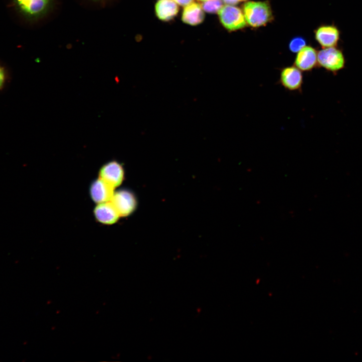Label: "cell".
Wrapping results in <instances>:
<instances>
[{
  "label": "cell",
  "mask_w": 362,
  "mask_h": 362,
  "mask_svg": "<svg viewBox=\"0 0 362 362\" xmlns=\"http://www.w3.org/2000/svg\"><path fill=\"white\" fill-rule=\"evenodd\" d=\"M12 7L24 20L36 22L47 17L53 10L56 0H10Z\"/></svg>",
  "instance_id": "cell-1"
},
{
  "label": "cell",
  "mask_w": 362,
  "mask_h": 362,
  "mask_svg": "<svg viewBox=\"0 0 362 362\" xmlns=\"http://www.w3.org/2000/svg\"><path fill=\"white\" fill-rule=\"evenodd\" d=\"M242 11L246 24L253 28L264 26L273 19L270 6L266 1H247Z\"/></svg>",
  "instance_id": "cell-2"
},
{
  "label": "cell",
  "mask_w": 362,
  "mask_h": 362,
  "mask_svg": "<svg viewBox=\"0 0 362 362\" xmlns=\"http://www.w3.org/2000/svg\"><path fill=\"white\" fill-rule=\"evenodd\" d=\"M317 61L321 67L332 72L342 69L345 64L343 53L337 46L322 48L318 52Z\"/></svg>",
  "instance_id": "cell-3"
},
{
  "label": "cell",
  "mask_w": 362,
  "mask_h": 362,
  "mask_svg": "<svg viewBox=\"0 0 362 362\" xmlns=\"http://www.w3.org/2000/svg\"><path fill=\"white\" fill-rule=\"evenodd\" d=\"M218 16L221 24L229 31L241 29L247 24L242 10L235 5L223 6Z\"/></svg>",
  "instance_id": "cell-4"
},
{
  "label": "cell",
  "mask_w": 362,
  "mask_h": 362,
  "mask_svg": "<svg viewBox=\"0 0 362 362\" xmlns=\"http://www.w3.org/2000/svg\"><path fill=\"white\" fill-rule=\"evenodd\" d=\"M120 216L129 215L135 209L137 205L134 195L129 191L122 189L115 192L110 201Z\"/></svg>",
  "instance_id": "cell-5"
},
{
  "label": "cell",
  "mask_w": 362,
  "mask_h": 362,
  "mask_svg": "<svg viewBox=\"0 0 362 362\" xmlns=\"http://www.w3.org/2000/svg\"><path fill=\"white\" fill-rule=\"evenodd\" d=\"M99 178L115 189L119 186L124 179V171L122 165L116 160L106 163L100 168Z\"/></svg>",
  "instance_id": "cell-6"
},
{
  "label": "cell",
  "mask_w": 362,
  "mask_h": 362,
  "mask_svg": "<svg viewBox=\"0 0 362 362\" xmlns=\"http://www.w3.org/2000/svg\"><path fill=\"white\" fill-rule=\"evenodd\" d=\"M315 38L322 48L337 46L340 38V31L333 24L322 25L315 30Z\"/></svg>",
  "instance_id": "cell-7"
},
{
  "label": "cell",
  "mask_w": 362,
  "mask_h": 362,
  "mask_svg": "<svg viewBox=\"0 0 362 362\" xmlns=\"http://www.w3.org/2000/svg\"><path fill=\"white\" fill-rule=\"evenodd\" d=\"M280 82L289 90H300L303 82L302 72L295 65L285 67L281 71Z\"/></svg>",
  "instance_id": "cell-8"
},
{
  "label": "cell",
  "mask_w": 362,
  "mask_h": 362,
  "mask_svg": "<svg viewBox=\"0 0 362 362\" xmlns=\"http://www.w3.org/2000/svg\"><path fill=\"white\" fill-rule=\"evenodd\" d=\"M317 54L318 52L314 48L306 45L297 52L294 65L301 71H310L318 64Z\"/></svg>",
  "instance_id": "cell-9"
},
{
  "label": "cell",
  "mask_w": 362,
  "mask_h": 362,
  "mask_svg": "<svg viewBox=\"0 0 362 362\" xmlns=\"http://www.w3.org/2000/svg\"><path fill=\"white\" fill-rule=\"evenodd\" d=\"M115 188L100 178L94 180L89 187V194L97 204L110 201Z\"/></svg>",
  "instance_id": "cell-10"
},
{
  "label": "cell",
  "mask_w": 362,
  "mask_h": 362,
  "mask_svg": "<svg viewBox=\"0 0 362 362\" xmlns=\"http://www.w3.org/2000/svg\"><path fill=\"white\" fill-rule=\"evenodd\" d=\"M94 214L98 222L106 225L115 223L120 217L110 201L97 204L94 208Z\"/></svg>",
  "instance_id": "cell-11"
},
{
  "label": "cell",
  "mask_w": 362,
  "mask_h": 362,
  "mask_svg": "<svg viewBox=\"0 0 362 362\" xmlns=\"http://www.w3.org/2000/svg\"><path fill=\"white\" fill-rule=\"evenodd\" d=\"M205 18L204 10L201 5L191 3L185 6L182 15V20L187 24L196 26L201 24Z\"/></svg>",
  "instance_id": "cell-12"
},
{
  "label": "cell",
  "mask_w": 362,
  "mask_h": 362,
  "mask_svg": "<svg viewBox=\"0 0 362 362\" xmlns=\"http://www.w3.org/2000/svg\"><path fill=\"white\" fill-rule=\"evenodd\" d=\"M179 8L176 3L172 0H159L155 6L157 17L161 21H168L177 14Z\"/></svg>",
  "instance_id": "cell-13"
},
{
  "label": "cell",
  "mask_w": 362,
  "mask_h": 362,
  "mask_svg": "<svg viewBox=\"0 0 362 362\" xmlns=\"http://www.w3.org/2000/svg\"><path fill=\"white\" fill-rule=\"evenodd\" d=\"M223 6L222 0H208L202 4L204 11L210 14L218 13Z\"/></svg>",
  "instance_id": "cell-14"
},
{
  "label": "cell",
  "mask_w": 362,
  "mask_h": 362,
  "mask_svg": "<svg viewBox=\"0 0 362 362\" xmlns=\"http://www.w3.org/2000/svg\"><path fill=\"white\" fill-rule=\"evenodd\" d=\"M306 45L305 40L302 37L293 38L289 43V49L294 53H297Z\"/></svg>",
  "instance_id": "cell-15"
},
{
  "label": "cell",
  "mask_w": 362,
  "mask_h": 362,
  "mask_svg": "<svg viewBox=\"0 0 362 362\" xmlns=\"http://www.w3.org/2000/svg\"><path fill=\"white\" fill-rule=\"evenodd\" d=\"M6 72L4 67L0 65V89H1L6 80Z\"/></svg>",
  "instance_id": "cell-16"
},
{
  "label": "cell",
  "mask_w": 362,
  "mask_h": 362,
  "mask_svg": "<svg viewBox=\"0 0 362 362\" xmlns=\"http://www.w3.org/2000/svg\"><path fill=\"white\" fill-rule=\"evenodd\" d=\"M86 2H87L89 4H95L97 5H104L107 4H109V2H111L112 0H84Z\"/></svg>",
  "instance_id": "cell-17"
},
{
  "label": "cell",
  "mask_w": 362,
  "mask_h": 362,
  "mask_svg": "<svg viewBox=\"0 0 362 362\" xmlns=\"http://www.w3.org/2000/svg\"><path fill=\"white\" fill-rule=\"evenodd\" d=\"M178 5L182 6H186L187 5L192 3L193 0H173Z\"/></svg>",
  "instance_id": "cell-18"
},
{
  "label": "cell",
  "mask_w": 362,
  "mask_h": 362,
  "mask_svg": "<svg viewBox=\"0 0 362 362\" xmlns=\"http://www.w3.org/2000/svg\"><path fill=\"white\" fill-rule=\"evenodd\" d=\"M226 5H236L238 3L239 0H222Z\"/></svg>",
  "instance_id": "cell-19"
},
{
  "label": "cell",
  "mask_w": 362,
  "mask_h": 362,
  "mask_svg": "<svg viewBox=\"0 0 362 362\" xmlns=\"http://www.w3.org/2000/svg\"><path fill=\"white\" fill-rule=\"evenodd\" d=\"M199 1L205 2V1H208V0H199Z\"/></svg>",
  "instance_id": "cell-20"
},
{
  "label": "cell",
  "mask_w": 362,
  "mask_h": 362,
  "mask_svg": "<svg viewBox=\"0 0 362 362\" xmlns=\"http://www.w3.org/2000/svg\"><path fill=\"white\" fill-rule=\"evenodd\" d=\"M247 0H239V1H246Z\"/></svg>",
  "instance_id": "cell-21"
}]
</instances>
